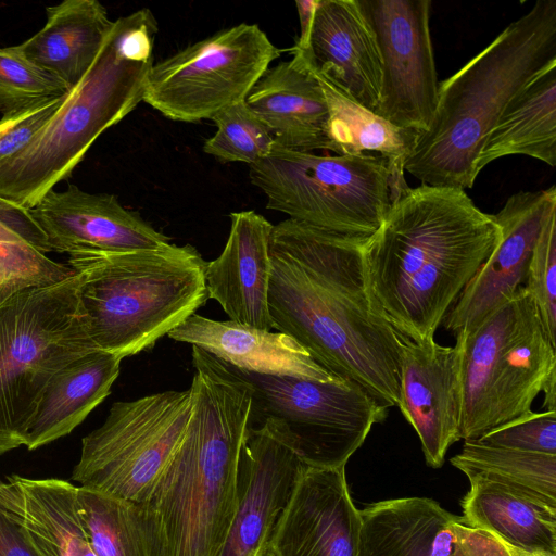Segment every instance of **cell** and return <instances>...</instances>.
Segmentation results:
<instances>
[{
  "label": "cell",
  "instance_id": "obj_1",
  "mask_svg": "<svg viewBox=\"0 0 556 556\" xmlns=\"http://www.w3.org/2000/svg\"><path fill=\"white\" fill-rule=\"evenodd\" d=\"M368 239L290 218L274 225L268 311L273 328L318 365L392 407L399 402L400 339L368 283Z\"/></svg>",
  "mask_w": 556,
  "mask_h": 556
},
{
  "label": "cell",
  "instance_id": "obj_2",
  "mask_svg": "<svg viewBox=\"0 0 556 556\" xmlns=\"http://www.w3.org/2000/svg\"><path fill=\"white\" fill-rule=\"evenodd\" d=\"M501 238L493 215L463 189L402 188L364 249L369 287L396 332L434 338Z\"/></svg>",
  "mask_w": 556,
  "mask_h": 556
},
{
  "label": "cell",
  "instance_id": "obj_3",
  "mask_svg": "<svg viewBox=\"0 0 556 556\" xmlns=\"http://www.w3.org/2000/svg\"><path fill=\"white\" fill-rule=\"evenodd\" d=\"M192 413L184 438L141 505L151 556H215L232 519L253 390L192 345Z\"/></svg>",
  "mask_w": 556,
  "mask_h": 556
},
{
  "label": "cell",
  "instance_id": "obj_4",
  "mask_svg": "<svg viewBox=\"0 0 556 556\" xmlns=\"http://www.w3.org/2000/svg\"><path fill=\"white\" fill-rule=\"evenodd\" d=\"M556 62V0H538L480 53L439 84L432 121L404 172L421 185L471 188L483 140L514 96Z\"/></svg>",
  "mask_w": 556,
  "mask_h": 556
},
{
  "label": "cell",
  "instance_id": "obj_5",
  "mask_svg": "<svg viewBox=\"0 0 556 556\" xmlns=\"http://www.w3.org/2000/svg\"><path fill=\"white\" fill-rule=\"evenodd\" d=\"M157 22L148 9L114 21L97 59L53 116L16 154L0 163V197L34 207L67 179L92 143L141 101Z\"/></svg>",
  "mask_w": 556,
  "mask_h": 556
},
{
  "label": "cell",
  "instance_id": "obj_6",
  "mask_svg": "<svg viewBox=\"0 0 556 556\" xmlns=\"http://www.w3.org/2000/svg\"><path fill=\"white\" fill-rule=\"evenodd\" d=\"M91 340L121 359L144 352L208 299L206 262L192 245L70 256Z\"/></svg>",
  "mask_w": 556,
  "mask_h": 556
},
{
  "label": "cell",
  "instance_id": "obj_7",
  "mask_svg": "<svg viewBox=\"0 0 556 556\" xmlns=\"http://www.w3.org/2000/svg\"><path fill=\"white\" fill-rule=\"evenodd\" d=\"M80 275L0 301V456L25 444L51 378L99 351L79 300ZM101 351V350H100Z\"/></svg>",
  "mask_w": 556,
  "mask_h": 556
},
{
  "label": "cell",
  "instance_id": "obj_8",
  "mask_svg": "<svg viewBox=\"0 0 556 556\" xmlns=\"http://www.w3.org/2000/svg\"><path fill=\"white\" fill-rule=\"evenodd\" d=\"M267 208L336 235L370 238L381 226L404 173L376 154L318 155L274 147L250 165Z\"/></svg>",
  "mask_w": 556,
  "mask_h": 556
},
{
  "label": "cell",
  "instance_id": "obj_9",
  "mask_svg": "<svg viewBox=\"0 0 556 556\" xmlns=\"http://www.w3.org/2000/svg\"><path fill=\"white\" fill-rule=\"evenodd\" d=\"M460 332V439L468 441L532 413L534 399L556 374V346L523 286L476 328Z\"/></svg>",
  "mask_w": 556,
  "mask_h": 556
},
{
  "label": "cell",
  "instance_id": "obj_10",
  "mask_svg": "<svg viewBox=\"0 0 556 556\" xmlns=\"http://www.w3.org/2000/svg\"><path fill=\"white\" fill-rule=\"evenodd\" d=\"M229 367L252 387L250 425L268 428L306 467H345L372 426L388 416L389 407L346 379L324 381Z\"/></svg>",
  "mask_w": 556,
  "mask_h": 556
},
{
  "label": "cell",
  "instance_id": "obj_11",
  "mask_svg": "<svg viewBox=\"0 0 556 556\" xmlns=\"http://www.w3.org/2000/svg\"><path fill=\"white\" fill-rule=\"evenodd\" d=\"M193 406L191 386L115 402L81 440L72 479L80 486L143 503L178 448Z\"/></svg>",
  "mask_w": 556,
  "mask_h": 556
},
{
  "label": "cell",
  "instance_id": "obj_12",
  "mask_svg": "<svg viewBox=\"0 0 556 556\" xmlns=\"http://www.w3.org/2000/svg\"><path fill=\"white\" fill-rule=\"evenodd\" d=\"M280 53L256 24L225 28L154 63L143 101L173 121L212 119L245 101Z\"/></svg>",
  "mask_w": 556,
  "mask_h": 556
},
{
  "label": "cell",
  "instance_id": "obj_13",
  "mask_svg": "<svg viewBox=\"0 0 556 556\" xmlns=\"http://www.w3.org/2000/svg\"><path fill=\"white\" fill-rule=\"evenodd\" d=\"M381 60L377 115L418 135L438 106L437 70L429 28L430 0H357Z\"/></svg>",
  "mask_w": 556,
  "mask_h": 556
},
{
  "label": "cell",
  "instance_id": "obj_14",
  "mask_svg": "<svg viewBox=\"0 0 556 556\" xmlns=\"http://www.w3.org/2000/svg\"><path fill=\"white\" fill-rule=\"evenodd\" d=\"M455 338V345L444 346L434 338L415 342L399 333L397 406L432 468L442 467L450 446L460 440L464 334Z\"/></svg>",
  "mask_w": 556,
  "mask_h": 556
},
{
  "label": "cell",
  "instance_id": "obj_15",
  "mask_svg": "<svg viewBox=\"0 0 556 556\" xmlns=\"http://www.w3.org/2000/svg\"><path fill=\"white\" fill-rule=\"evenodd\" d=\"M555 207V186L519 191L507 199L493 215L501 241L444 317L446 330L469 332L525 285L541 228Z\"/></svg>",
  "mask_w": 556,
  "mask_h": 556
},
{
  "label": "cell",
  "instance_id": "obj_16",
  "mask_svg": "<svg viewBox=\"0 0 556 556\" xmlns=\"http://www.w3.org/2000/svg\"><path fill=\"white\" fill-rule=\"evenodd\" d=\"M305 467L268 428L250 425L240 452L236 509L215 556H258Z\"/></svg>",
  "mask_w": 556,
  "mask_h": 556
},
{
  "label": "cell",
  "instance_id": "obj_17",
  "mask_svg": "<svg viewBox=\"0 0 556 556\" xmlns=\"http://www.w3.org/2000/svg\"><path fill=\"white\" fill-rule=\"evenodd\" d=\"M29 211L50 251L70 256L157 249L169 243L168 237L124 207L116 195L89 193L75 185L51 190Z\"/></svg>",
  "mask_w": 556,
  "mask_h": 556
},
{
  "label": "cell",
  "instance_id": "obj_18",
  "mask_svg": "<svg viewBox=\"0 0 556 556\" xmlns=\"http://www.w3.org/2000/svg\"><path fill=\"white\" fill-rule=\"evenodd\" d=\"M359 532L345 467H305L267 548L273 556H358Z\"/></svg>",
  "mask_w": 556,
  "mask_h": 556
},
{
  "label": "cell",
  "instance_id": "obj_19",
  "mask_svg": "<svg viewBox=\"0 0 556 556\" xmlns=\"http://www.w3.org/2000/svg\"><path fill=\"white\" fill-rule=\"evenodd\" d=\"M309 66L355 102L375 111L381 60L375 34L357 0H318L308 46L299 51Z\"/></svg>",
  "mask_w": 556,
  "mask_h": 556
},
{
  "label": "cell",
  "instance_id": "obj_20",
  "mask_svg": "<svg viewBox=\"0 0 556 556\" xmlns=\"http://www.w3.org/2000/svg\"><path fill=\"white\" fill-rule=\"evenodd\" d=\"M268 68L245 98L250 110L271 132L275 146L299 152L336 153L326 96L303 55Z\"/></svg>",
  "mask_w": 556,
  "mask_h": 556
},
{
  "label": "cell",
  "instance_id": "obj_21",
  "mask_svg": "<svg viewBox=\"0 0 556 556\" xmlns=\"http://www.w3.org/2000/svg\"><path fill=\"white\" fill-rule=\"evenodd\" d=\"M230 219L224 250L205 265L208 299L222 306L229 320L270 331L268 248L274 225L252 210L233 212Z\"/></svg>",
  "mask_w": 556,
  "mask_h": 556
},
{
  "label": "cell",
  "instance_id": "obj_22",
  "mask_svg": "<svg viewBox=\"0 0 556 556\" xmlns=\"http://www.w3.org/2000/svg\"><path fill=\"white\" fill-rule=\"evenodd\" d=\"M167 336L195 345L241 370L324 381L339 378L318 365L292 337L279 331L247 327L232 320L218 321L194 313Z\"/></svg>",
  "mask_w": 556,
  "mask_h": 556
},
{
  "label": "cell",
  "instance_id": "obj_23",
  "mask_svg": "<svg viewBox=\"0 0 556 556\" xmlns=\"http://www.w3.org/2000/svg\"><path fill=\"white\" fill-rule=\"evenodd\" d=\"M359 514L358 556H468L455 530L462 516L432 498L380 501Z\"/></svg>",
  "mask_w": 556,
  "mask_h": 556
},
{
  "label": "cell",
  "instance_id": "obj_24",
  "mask_svg": "<svg viewBox=\"0 0 556 556\" xmlns=\"http://www.w3.org/2000/svg\"><path fill=\"white\" fill-rule=\"evenodd\" d=\"M464 473L470 482L460 503L466 526L508 545L556 554V502L480 472Z\"/></svg>",
  "mask_w": 556,
  "mask_h": 556
},
{
  "label": "cell",
  "instance_id": "obj_25",
  "mask_svg": "<svg viewBox=\"0 0 556 556\" xmlns=\"http://www.w3.org/2000/svg\"><path fill=\"white\" fill-rule=\"evenodd\" d=\"M46 12L43 27L16 46L28 61L71 90L93 64L114 21L97 0H65Z\"/></svg>",
  "mask_w": 556,
  "mask_h": 556
},
{
  "label": "cell",
  "instance_id": "obj_26",
  "mask_svg": "<svg viewBox=\"0 0 556 556\" xmlns=\"http://www.w3.org/2000/svg\"><path fill=\"white\" fill-rule=\"evenodd\" d=\"M121 362L99 350L59 370L40 397L24 445L36 450L71 433L111 393Z\"/></svg>",
  "mask_w": 556,
  "mask_h": 556
},
{
  "label": "cell",
  "instance_id": "obj_27",
  "mask_svg": "<svg viewBox=\"0 0 556 556\" xmlns=\"http://www.w3.org/2000/svg\"><path fill=\"white\" fill-rule=\"evenodd\" d=\"M556 165V62L536 73L507 103L485 136L476 172L507 155Z\"/></svg>",
  "mask_w": 556,
  "mask_h": 556
},
{
  "label": "cell",
  "instance_id": "obj_28",
  "mask_svg": "<svg viewBox=\"0 0 556 556\" xmlns=\"http://www.w3.org/2000/svg\"><path fill=\"white\" fill-rule=\"evenodd\" d=\"M21 502V520L40 556H94L77 498L78 486L61 479L8 478Z\"/></svg>",
  "mask_w": 556,
  "mask_h": 556
},
{
  "label": "cell",
  "instance_id": "obj_29",
  "mask_svg": "<svg viewBox=\"0 0 556 556\" xmlns=\"http://www.w3.org/2000/svg\"><path fill=\"white\" fill-rule=\"evenodd\" d=\"M313 72L329 106L336 153L343 155L375 152L388 160L394 169L404 173L405 160L418 134L387 122L355 102L327 77L314 70Z\"/></svg>",
  "mask_w": 556,
  "mask_h": 556
},
{
  "label": "cell",
  "instance_id": "obj_30",
  "mask_svg": "<svg viewBox=\"0 0 556 556\" xmlns=\"http://www.w3.org/2000/svg\"><path fill=\"white\" fill-rule=\"evenodd\" d=\"M77 498L94 556H151L139 503L84 486Z\"/></svg>",
  "mask_w": 556,
  "mask_h": 556
},
{
  "label": "cell",
  "instance_id": "obj_31",
  "mask_svg": "<svg viewBox=\"0 0 556 556\" xmlns=\"http://www.w3.org/2000/svg\"><path fill=\"white\" fill-rule=\"evenodd\" d=\"M451 464L463 472L476 471L497 481L556 502V455L464 442Z\"/></svg>",
  "mask_w": 556,
  "mask_h": 556
},
{
  "label": "cell",
  "instance_id": "obj_32",
  "mask_svg": "<svg viewBox=\"0 0 556 556\" xmlns=\"http://www.w3.org/2000/svg\"><path fill=\"white\" fill-rule=\"evenodd\" d=\"M212 121L217 130L204 142L203 151L220 162L253 165L275 147L271 132L245 101L220 111Z\"/></svg>",
  "mask_w": 556,
  "mask_h": 556
},
{
  "label": "cell",
  "instance_id": "obj_33",
  "mask_svg": "<svg viewBox=\"0 0 556 556\" xmlns=\"http://www.w3.org/2000/svg\"><path fill=\"white\" fill-rule=\"evenodd\" d=\"M70 88L28 61L17 46L0 48V112L2 115L48 98L65 96Z\"/></svg>",
  "mask_w": 556,
  "mask_h": 556
},
{
  "label": "cell",
  "instance_id": "obj_34",
  "mask_svg": "<svg viewBox=\"0 0 556 556\" xmlns=\"http://www.w3.org/2000/svg\"><path fill=\"white\" fill-rule=\"evenodd\" d=\"M76 270L56 263L27 242H0V301L33 287L56 283Z\"/></svg>",
  "mask_w": 556,
  "mask_h": 556
},
{
  "label": "cell",
  "instance_id": "obj_35",
  "mask_svg": "<svg viewBox=\"0 0 556 556\" xmlns=\"http://www.w3.org/2000/svg\"><path fill=\"white\" fill-rule=\"evenodd\" d=\"M523 287L533 299L547 336L556 346V207L543 223Z\"/></svg>",
  "mask_w": 556,
  "mask_h": 556
},
{
  "label": "cell",
  "instance_id": "obj_36",
  "mask_svg": "<svg viewBox=\"0 0 556 556\" xmlns=\"http://www.w3.org/2000/svg\"><path fill=\"white\" fill-rule=\"evenodd\" d=\"M476 441L489 446L556 455V410L532 412Z\"/></svg>",
  "mask_w": 556,
  "mask_h": 556
},
{
  "label": "cell",
  "instance_id": "obj_37",
  "mask_svg": "<svg viewBox=\"0 0 556 556\" xmlns=\"http://www.w3.org/2000/svg\"><path fill=\"white\" fill-rule=\"evenodd\" d=\"M66 94L43 99L2 115L0 119V163L16 154L31 140L59 110Z\"/></svg>",
  "mask_w": 556,
  "mask_h": 556
},
{
  "label": "cell",
  "instance_id": "obj_38",
  "mask_svg": "<svg viewBox=\"0 0 556 556\" xmlns=\"http://www.w3.org/2000/svg\"><path fill=\"white\" fill-rule=\"evenodd\" d=\"M0 556H40L22 525L17 489L0 480Z\"/></svg>",
  "mask_w": 556,
  "mask_h": 556
},
{
  "label": "cell",
  "instance_id": "obj_39",
  "mask_svg": "<svg viewBox=\"0 0 556 556\" xmlns=\"http://www.w3.org/2000/svg\"><path fill=\"white\" fill-rule=\"evenodd\" d=\"M0 242H27L43 253L51 252L30 211L1 197Z\"/></svg>",
  "mask_w": 556,
  "mask_h": 556
},
{
  "label": "cell",
  "instance_id": "obj_40",
  "mask_svg": "<svg viewBox=\"0 0 556 556\" xmlns=\"http://www.w3.org/2000/svg\"><path fill=\"white\" fill-rule=\"evenodd\" d=\"M458 539L468 556H511L505 542L493 533L455 522Z\"/></svg>",
  "mask_w": 556,
  "mask_h": 556
},
{
  "label": "cell",
  "instance_id": "obj_41",
  "mask_svg": "<svg viewBox=\"0 0 556 556\" xmlns=\"http://www.w3.org/2000/svg\"><path fill=\"white\" fill-rule=\"evenodd\" d=\"M317 1L303 0L295 2L300 21V36L293 47L295 50L305 51L307 49Z\"/></svg>",
  "mask_w": 556,
  "mask_h": 556
},
{
  "label": "cell",
  "instance_id": "obj_42",
  "mask_svg": "<svg viewBox=\"0 0 556 556\" xmlns=\"http://www.w3.org/2000/svg\"><path fill=\"white\" fill-rule=\"evenodd\" d=\"M542 392L544 393L543 408L556 410V374L548 379Z\"/></svg>",
  "mask_w": 556,
  "mask_h": 556
},
{
  "label": "cell",
  "instance_id": "obj_43",
  "mask_svg": "<svg viewBox=\"0 0 556 556\" xmlns=\"http://www.w3.org/2000/svg\"><path fill=\"white\" fill-rule=\"evenodd\" d=\"M511 556H556V554L540 552V551H527L520 547L506 544Z\"/></svg>",
  "mask_w": 556,
  "mask_h": 556
},
{
  "label": "cell",
  "instance_id": "obj_44",
  "mask_svg": "<svg viewBox=\"0 0 556 556\" xmlns=\"http://www.w3.org/2000/svg\"><path fill=\"white\" fill-rule=\"evenodd\" d=\"M258 556H273L270 551L266 547Z\"/></svg>",
  "mask_w": 556,
  "mask_h": 556
}]
</instances>
